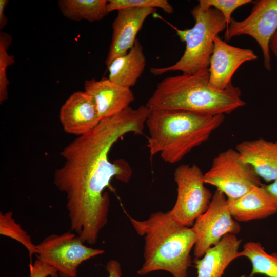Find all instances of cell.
I'll return each instance as SVG.
<instances>
[{
	"label": "cell",
	"mask_w": 277,
	"mask_h": 277,
	"mask_svg": "<svg viewBox=\"0 0 277 277\" xmlns=\"http://www.w3.org/2000/svg\"><path fill=\"white\" fill-rule=\"evenodd\" d=\"M241 256L247 258L252 264L249 277L259 274L277 277V253L269 254L258 242H248L243 245Z\"/></svg>",
	"instance_id": "cell-20"
},
{
	"label": "cell",
	"mask_w": 277,
	"mask_h": 277,
	"mask_svg": "<svg viewBox=\"0 0 277 277\" xmlns=\"http://www.w3.org/2000/svg\"><path fill=\"white\" fill-rule=\"evenodd\" d=\"M191 13L195 21L192 28L180 30L170 25L180 40L186 43L182 56L170 66L150 68L152 74L160 75L173 71L193 74L209 68L214 38L226 29V22L222 13L212 7L204 9L198 4L191 10Z\"/></svg>",
	"instance_id": "cell-5"
},
{
	"label": "cell",
	"mask_w": 277,
	"mask_h": 277,
	"mask_svg": "<svg viewBox=\"0 0 277 277\" xmlns=\"http://www.w3.org/2000/svg\"><path fill=\"white\" fill-rule=\"evenodd\" d=\"M59 118L66 133L78 136L92 131L101 121L93 99L85 91L74 92L66 100Z\"/></svg>",
	"instance_id": "cell-13"
},
{
	"label": "cell",
	"mask_w": 277,
	"mask_h": 277,
	"mask_svg": "<svg viewBox=\"0 0 277 277\" xmlns=\"http://www.w3.org/2000/svg\"><path fill=\"white\" fill-rule=\"evenodd\" d=\"M106 0H60V11L67 18L89 22L99 21L107 14Z\"/></svg>",
	"instance_id": "cell-19"
},
{
	"label": "cell",
	"mask_w": 277,
	"mask_h": 277,
	"mask_svg": "<svg viewBox=\"0 0 277 277\" xmlns=\"http://www.w3.org/2000/svg\"><path fill=\"white\" fill-rule=\"evenodd\" d=\"M270 50L277 58V30L271 39Z\"/></svg>",
	"instance_id": "cell-29"
},
{
	"label": "cell",
	"mask_w": 277,
	"mask_h": 277,
	"mask_svg": "<svg viewBox=\"0 0 277 277\" xmlns=\"http://www.w3.org/2000/svg\"><path fill=\"white\" fill-rule=\"evenodd\" d=\"M199 5L203 8H214L223 15L227 28L232 19L231 14L239 7L252 2L251 0H200ZM226 28V29H227Z\"/></svg>",
	"instance_id": "cell-24"
},
{
	"label": "cell",
	"mask_w": 277,
	"mask_h": 277,
	"mask_svg": "<svg viewBox=\"0 0 277 277\" xmlns=\"http://www.w3.org/2000/svg\"><path fill=\"white\" fill-rule=\"evenodd\" d=\"M9 3L8 0H0V29H3L7 25L8 19L5 14V10Z\"/></svg>",
	"instance_id": "cell-27"
},
{
	"label": "cell",
	"mask_w": 277,
	"mask_h": 277,
	"mask_svg": "<svg viewBox=\"0 0 277 277\" xmlns=\"http://www.w3.org/2000/svg\"><path fill=\"white\" fill-rule=\"evenodd\" d=\"M191 228L196 237L194 255L199 259L224 236L236 234L241 230L239 223L230 212L227 197L218 189L213 193L207 210L195 221Z\"/></svg>",
	"instance_id": "cell-9"
},
{
	"label": "cell",
	"mask_w": 277,
	"mask_h": 277,
	"mask_svg": "<svg viewBox=\"0 0 277 277\" xmlns=\"http://www.w3.org/2000/svg\"><path fill=\"white\" fill-rule=\"evenodd\" d=\"M209 69L193 74L183 73L159 82L146 105L151 110H177L215 115L230 114L246 103L238 87L224 90L211 87Z\"/></svg>",
	"instance_id": "cell-2"
},
{
	"label": "cell",
	"mask_w": 277,
	"mask_h": 277,
	"mask_svg": "<svg viewBox=\"0 0 277 277\" xmlns=\"http://www.w3.org/2000/svg\"><path fill=\"white\" fill-rule=\"evenodd\" d=\"M0 234L15 240L23 245L28 251L30 263L32 256L38 253L36 245L33 244L31 236L16 222L11 211L0 212Z\"/></svg>",
	"instance_id": "cell-21"
},
{
	"label": "cell",
	"mask_w": 277,
	"mask_h": 277,
	"mask_svg": "<svg viewBox=\"0 0 277 277\" xmlns=\"http://www.w3.org/2000/svg\"><path fill=\"white\" fill-rule=\"evenodd\" d=\"M150 112L146 105L129 107L102 120L94 129L61 151L64 163L55 170L53 183L65 194L71 229L84 243L95 244L108 222L110 199L105 189L111 180L128 183L132 174L124 159L110 161L112 146L127 133L143 134Z\"/></svg>",
	"instance_id": "cell-1"
},
{
	"label": "cell",
	"mask_w": 277,
	"mask_h": 277,
	"mask_svg": "<svg viewBox=\"0 0 277 277\" xmlns=\"http://www.w3.org/2000/svg\"><path fill=\"white\" fill-rule=\"evenodd\" d=\"M156 11L153 8H128L117 10L112 24L111 42L105 60L107 66L129 51L137 39L136 35L145 21Z\"/></svg>",
	"instance_id": "cell-12"
},
{
	"label": "cell",
	"mask_w": 277,
	"mask_h": 277,
	"mask_svg": "<svg viewBox=\"0 0 277 277\" xmlns=\"http://www.w3.org/2000/svg\"><path fill=\"white\" fill-rule=\"evenodd\" d=\"M128 8H159L169 14L173 12L172 5L167 0H109L107 12L109 13L114 10Z\"/></svg>",
	"instance_id": "cell-23"
},
{
	"label": "cell",
	"mask_w": 277,
	"mask_h": 277,
	"mask_svg": "<svg viewBox=\"0 0 277 277\" xmlns=\"http://www.w3.org/2000/svg\"><path fill=\"white\" fill-rule=\"evenodd\" d=\"M257 58L252 50L230 45L216 36L208 68L210 85L216 89H225L241 65Z\"/></svg>",
	"instance_id": "cell-11"
},
{
	"label": "cell",
	"mask_w": 277,
	"mask_h": 277,
	"mask_svg": "<svg viewBox=\"0 0 277 277\" xmlns=\"http://www.w3.org/2000/svg\"><path fill=\"white\" fill-rule=\"evenodd\" d=\"M262 186L277 200V179L268 185L262 184Z\"/></svg>",
	"instance_id": "cell-28"
},
{
	"label": "cell",
	"mask_w": 277,
	"mask_h": 277,
	"mask_svg": "<svg viewBox=\"0 0 277 277\" xmlns=\"http://www.w3.org/2000/svg\"><path fill=\"white\" fill-rule=\"evenodd\" d=\"M105 269L108 273V277H122L121 264L115 260L108 262Z\"/></svg>",
	"instance_id": "cell-26"
},
{
	"label": "cell",
	"mask_w": 277,
	"mask_h": 277,
	"mask_svg": "<svg viewBox=\"0 0 277 277\" xmlns=\"http://www.w3.org/2000/svg\"><path fill=\"white\" fill-rule=\"evenodd\" d=\"M224 119L223 114L177 110L151 111L146 122L149 134L147 147L151 157L160 153L165 162L176 163L207 141Z\"/></svg>",
	"instance_id": "cell-4"
},
{
	"label": "cell",
	"mask_w": 277,
	"mask_h": 277,
	"mask_svg": "<svg viewBox=\"0 0 277 277\" xmlns=\"http://www.w3.org/2000/svg\"><path fill=\"white\" fill-rule=\"evenodd\" d=\"M127 215L137 233L145 240L144 262L137 274L164 270L173 277H187L192 262L190 251L196 240L192 228L177 222L169 211L153 213L143 221Z\"/></svg>",
	"instance_id": "cell-3"
},
{
	"label": "cell",
	"mask_w": 277,
	"mask_h": 277,
	"mask_svg": "<svg viewBox=\"0 0 277 277\" xmlns=\"http://www.w3.org/2000/svg\"><path fill=\"white\" fill-rule=\"evenodd\" d=\"M276 69H277V67H276Z\"/></svg>",
	"instance_id": "cell-30"
},
{
	"label": "cell",
	"mask_w": 277,
	"mask_h": 277,
	"mask_svg": "<svg viewBox=\"0 0 277 277\" xmlns=\"http://www.w3.org/2000/svg\"><path fill=\"white\" fill-rule=\"evenodd\" d=\"M36 247L37 259L54 268L59 277H76L83 262L105 252L86 246L78 235L70 231L50 234Z\"/></svg>",
	"instance_id": "cell-7"
},
{
	"label": "cell",
	"mask_w": 277,
	"mask_h": 277,
	"mask_svg": "<svg viewBox=\"0 0 277 277\" xmlns=\"http://www.w3.org/2000/svg\"><path fill=\"white\" fill-rule=\"evenodd\" d=\"M84 87V91L93 99L101 120L121 112L134 100L130 88L117 85L108 78L87 80Z\"/></svg>",
	"instance_id": "cell-14"
},
{
	"label": "cell",
	"mask_w": 277,
	"mask_h": 277,
	"mask_svg": "<svg viewBox=\"0 0 277 277\" xmlns=\"http://www.w3.org/2000/svg\"><path fill=\"white\" fill-rule=\"evenodd\" d=\"M29 277H59L57 271L53 267L38 260L29 264Z\"/></svg>",
	"instance_id": "cell-25"
},
{
	"label": "cell",
	"mask_w": 277,
	"mask_h": 277,
	"mask_svg": "<svg viewBox=\"0 0 277 277\" xmlns=\"http://www.w3.org/2000/svg\"><path fill=\"white\" fill-rule=\"evenodd\" d=\"M277 30V0H259L254 2L250 14L241 21L232 19L226 29L225 39L247 35L259 45L266 70H271L270 43Z\"/></svg>",
	"instance_id": "cell-10"
},
{
	"label": "cell",
	"mask_w": 277,
	"mask_h": 277,
	"mask_svg": "<svg viewBox=\"0 0 277 277\" xmlns=\"http://www.w3.org/2000/svg\"><path fill=\"white\" fill-rule=\"evenodd\" d=\"M240 160L250 165L267 182L277 179V142L264 138L246 140L236 146Z\"/></svg>",
	"instance_id": "cell-15"
},
{
	"label": "cell",
	"mask_w": 277,
	"mask_h": 277,
	"mask_svg": "<svg viewBox=\"0 0 277 277\" xmlns=\"http://www.w3.org/2000/svg\"><path fill=\"white\" fill-rule=\"evenodd\" d=\"M177 198L171 216L182 225L190 227L208 209L212 194L204 185V174L196 165L182 164L174 172Z\"/></svg>",
	"instance_id": "cell-6"
},
{
	"label": "cell",
	"mask_w": 277,
	"mask_h": 277,
	"mask_svg": "<svg viewBox=\"0 0 277 277\" xmlns=\"http://www.w3.org/2000/svg\"><path fill=\"white\" fill-rule=\"evenodd\" d=\"M227 200L230 212L238 222L264 219L277 212V200L262 184L240 197Z\"/></svg>",
	"instance_id": "cell-16"
},
{
	"label": "cell",
	"mask_w": 277,
	"mask_h": 277,
	"mask_svg": "<svg viewBox=\"0 0 277 277\" xmlns=\"http://www.w3.org/2000/svg\"><path fill=\"white\" fill-rule=\"evenodd\" d=\"M260 179L253 168L242 162L236 150L231 148L218 154L204 174L205 183L215 186L228 199L240 197L260 186Z\"/></svg>",
	"instance_id": "cell-8"
},
{
	"label": "cell",
	"mask_w": 277,
	"mask_h": 277,
	"mask_svg": "<svg viewBox=\"0 0 277 277\" xmlns=\"http://www.w3.org/2000/svg\"><path fill=\"white\" fill-rule=\"evenodd\" d=\"M12 38L7 33L0 32V103L8 98V86L9 84L7 75L8 67L15 63L14 56L9 54L8 50Z\"/></svg>",
	"instance_id": "cell-22"
},
{
	"label": "cell",
	"mask_w": 277,
	"mask_h": 277,
	"mask_svg": "<svg viewBox=\"0 0 277 277\" xmlns=\"http://www.w3.org/2000/svg\"><path fill=\"white\" fill-rule=\"evenodd\" d=\"M146 61L143 47L137 39L126 54L116 57L107 66L108 78L117 85L130 88L142 74Z\"/></svg>",
	"instance_id": "cell-18"
},
{
	"label": "cell",
	"mask_w": 277,
	"mask_h": 277,
	"mask_svg": "<svg viewBox=\"0 0 277 277\" xmlns=\"http://www.w3.org/2000/svg\"><path fill=\"white\" fill-rule=\"evenodd\" d=\"M241 240L235 234H227L210 248L200 259L194 258L197 277H222L230 263L241 256L239 249Z\"/></svg>",
	"instance_id": "cell-17"
}]
</instances>
